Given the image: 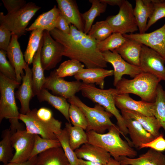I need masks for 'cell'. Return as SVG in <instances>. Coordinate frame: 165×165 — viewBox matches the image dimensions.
Instances as JSON below:
<instances>
[{"instance_id":"obj_1","label":"cell","mask_w":165,"mask_h":165,"mask_svg":"<svg viewBox=\"0 0 165 165\" xmlns=\"http://www.w3.org/2000/svg\"><path fill=\"white\" fill-rule=\"evenodd\" d=\"M50 33L63 46V56L82 63L86 68H105L107 67V63L97 47V41L73 25L70 24L68 34L56 28Z\"/></svg>"},{"instance_id":"obj_2","label":"cell","mask_w":165,"mask_h":165,"mask_svg":"<svg viewBox=\"0 0 165 165\" xmlns=\"http://www.w3.org/2000/svg\"><path fill=\"white\" fill-rule=\"evenodd\" d=\"M108 130L103 134L92 130L86 131L88 143L103 148L118 161L121 156L134 158L137 155V152L121 138L120 134H123L117 126H112Z\"/></svg>"},{"instance_id":"obj_3","label":"cell","mask_w":165,"mask_h":165,"mask_svg":"<svg viewBox=\"0 0 165 165\" xmlns=\"http://www.w3.org/2000/svg\"><path fill=\"white\" fill-rule=\"evenodd\" d=\"M21 84L0 73V123L4 119H8L12 134L18 130L24 129L19 121L20 113L16 105L15 93V89Z\"/></svg>"},{"instance_id":"obj_4","label":"cell","mask_w":165,"mask_h":165,"mask_svg":"<svg viewBox=\"0 0 165 165\" xmlns=\"http://www.w3.org/2000/svg\"><path fill=\"white\" fill-rule=\"evenodd\" d=\"M81 91L83 96L103 107L115 117L117 126L123 136L129 144H130L131 141L126 137L128 132L125 121L115 105V98L118 94L116 89H101L97 88L94 84L82 82Z\"/></svg>"},{"instance_id":"obj_5","label":"cell","mask_w":165,"mask_h":165,"mask_svg":"<svg viewBox=\"0 0 165 165\" xmlns=\"http://www.w3.org/2000/svg\"><path fill=\"white\" fill-rule=\"evenodd\" d=\"M161 80L156 76L143 72L131 79L122 78L116 86L118 94H132L141 100L153 103Z\"/></svg>"},{"instance_id":"obj_6","label":"cell","mask_w":165,"mask_h":165,"mask_svg":"<svg viewBox=\"0 0 165 165\" xmlns=\"http://www.w3.org/2000/svg\"><path fill=\"white\" fill-rule=\"evenodd\" d=\"M67 101L70 104L78 107L84 113L88 123L86 131L92 130L103 134L111 127L116 125L111 120L112 115L101 105L96 104L93 107H90L75 96Z\"/></svg>"},{"instance_id":"obj_7","label":"cell","mask_w":165,"mask_h":165,"mask_svg":"<svg viewBox=\"0 0 165 165\" xmlns=\"http://www.w3.org/2000/svg\"><path fill=\"white\" fill-rule=\"evenodd\" d=\"M41 9V7L32 2L27 3L18 11L4 15L0 13V25L11 31L18 38L25 34L26 29L30 21Z\"/></svg>"},{"instance_id":"obj_8","label":"cell","mask_w":165,"mask_h":165,"mask_svg":"<svg viewBox=\"0 0 165 165\" xmlns=\"http://www.w3.org/2000/svg\"><path fill=\"white\" fill-rule=\"evenodd\" d=\"M116 15L108 16L105 20L112 28L113 33L123 35L134 33L138 30L132 4L124 0Z\"/></svg>"},{"instance_id":"obj_9","label":"cell","mask_w":165,"mask_h":165,"mask_svg":"<svg viewBox=\"0 0 165 165\" xmlns=\"http://www.w3.org/2000/svg\"><path fill=\"white\" fill-rule=\"evenodd\" d=\"M43 46L40 53V59L44 71L54 68L61 60L64 47L54 39L49 31H44Z\"/></svg>"},{"instance_id":"obj_10","label":"cell","mask_w":165,"mask_h":165,"mask_svg":"<svg viewBox=\"0 0 165 165\" xmlns=\"http://www.w3.org/2000/svg\"><path fill=\"white\" fill-rule=\"evenodd\" d=\"M82 84L79 81H68L58 77L54 70L46 77L43 88L50 90L55 95L68 100L81 91Z\"/></svg>"},{"instance_id":"obj_11","label":"cell","mask_w":165,"mask_h":165,"mask_svg":"<svg viewBox=\"0 0 165 165\" xmlns=\"http://www.w3.org/2000/svg\"><path fill=\"white\" fill-rule=\"evenodd\" d=\"M34 139L35 134L28 133L26 129L18 130L12 134L11 140L15 152L10 162L20 163L29 160Z\"/></svg>"},{"instance_id":"obj_12","label":"cell","mask_w":165,"mask_h":165,"mask_svg":"<svg viewBox=\"0 0 165 165\" xmlns=\"http://www.w3.org/2000/svg\"><path fill=\"white\" fill-rule=\"evenodd\" d=\"M106 61L113 66L114 79L113 85L116 87L124 75L134 78L143 72L139 67L132 65L125 61L115 50L107 51L102 53Z\"/></svg>"},{"instance_id":"obj_13","label":"cell","mask_w":165,"mask_h":165,"mask_svg":"<svg viewBox=\"0 0 165 165\" xmlns=\"http://www.w3.org/2000/svg\"><path fill=\"white\" fill-rule=\"evenodd\" d=\"M165 60L158 53L142 45L140 67L143 72L151 73L165 81Z\"/></svg>"},{"instance_id":"obj_14","label":"cell","mask_w":165,"mask_h":165,"mask_svg":"<svg viewBox=\"0 0 165 165\" xmlns=\"http://www.w3.org/2000/svg\"><path fill=\"white\" fill-rule=\"evenodd\" d=\"M123 35L126 38L135 40L155 50L165 60V23L162 27L151 32Z\"/></svg>"},{"instance_id":"obj_15","label":"cell","mask_w":165,"mask_h":165,"mask_svg":"<svg viewBox=\"0 0 165 165\" xmlns=\"http://www.w3.org/2000/svg\"><path fill=\"white\" fill-rule=\"evenodd\" d=\"M37 109L31 110L25 114H21L19 119L26 126V130L29 133L38 135L42 138L48 139H57L56 135L37 116Z\"/></svg>"},{"instance_id":"obj_16","label":"cell","mask_w":165,"mask_h":165,"mask_svg":"<svg viewBox=\"0 0 165 165\" xmlns=\"http://www.w3.org/2000/svg\"><path fill=\"white\" fill-rule=\"evenodd\" d=\"M121 113L133 146L140 149L141 145L148 143L155 138L135 119L129 116L122 111H121Z\"/></svg>"},{"instance_id":"obj_17","label":"cell","mask_w":165,"mask_h":165,"mask_svg":"<svg viewBox=\"0 0 165 165\" xmlns=\"http://www.w3.org/2000/svg\"><path fill=\"white\" fill-rule=\"evenodd\" d=\"M24 71L25 74L22 77L21 83L15 93V97L20 102V113L23 114H25L31 110L30 102L34 97L33 90L32 70L28 64Z\"/></svg>"},{"instance_id":"obj_18","label":"cell","mask_w":165,"mask_h":165,"mask_svg":"<svg viewBox=\"0 0 165 165\" xmlns=\"http://www.w3.org/2000/svg\"><path fill=\"white\" fill-rule=\"evenodd\" d=\"M18 38L17 35L12 34L10 44L6 52L9 61L15 70L17 81L21 83L25 74L24 70H25L27 64L21 50Z\"/></svg>"},{"instance_id":"obj_19","label":"cell","mask_w":165,"mask_h":165,"mask_svg":"<svg viewBox=\"0 0 165 165\" xmlns=\"http://www.w3.org/2000/svg\"><path fill=\"white\" fill-rule=\"evenodd\" d=\"M117 108L122 110L134 111L147 116H154L153 103L142 100L137 101L131 98L129 94H118L115 98Z\"/></svg>"},{"instance_id":"obj_20","label":"cell","mask_w":165,"mask_h":165,"mask_svg":"<svg viewBox=\"0 0 165 165\" xmlns=\"http://www.w3.org/2000/svg\"><path fill=\"white\" fill-rule=\"evenodd\" d=\"M56 2L61 13L69 23L84 32V22L76 2L73 0H57Z\"/></svg>"},{"instance_id":"obj_21","label":"cell","mask_w":165,"mask_h":165,"mask_svg":"<svg viewBox=\"0 0 165 165\" xmlns=\"http://www.w3.org/2000/svg\"><path fill=\"white\" fill-rule=\"evenodd\" d=\"M113 75V70L103 68H83L74 76L76 80L82 81L86 84H96L104 89L105 79Z\"/></svg>"},{"instance_id":"obj_22","label":"cell","mask_w":165,"mask_h":165,"mask_svg":"<svg viewBox=\"0 0 165 165\" xmlns=\"http://www.w3.org/2000/svg\"><path fill=\"white\" fill-rule=\"evenodd\" d=\"M75 152L79 159L106 165L111 157L103 148L88 143L82 145Z\"/></svg>"},{"instance_id":"obj_23","label":"cell","mask_w":165,"mask_h":165,"mask_svg":"<svg viewBox=\"0 0 165 165\" xmlns=\"http://www.w3.org/2000/svg\"><path fill=\"white\" fill-rule=\"evenodd\" d=\"M119 161L126 165H165V155L150 148L136 158L122 156Z\"/></svg>"},{"instance_id":"obj_24","label":"cell","mask_w":165,"mask_h":165,"mask_svg":"<svg viewBox=\"0 0 165 165\" xmlns=\"http://www.w3.org/2000/svg\"><path fill=\"white\" fill-rule=\"evenodd\" d=\"M142 45L135 40L127 38L124 43L114 50L128 63L140 67Z\"/></svg>"},{"instance_id":"obj_25","label":"cell","mask_w":165,"mask_h":165,"mask_svg":"<svg viewBox=\"0 0 165 165\" xmlns=\"http://www.w3.org/2000/svg\"><path fill=\"white\" fill-rule=\"evenodd\" d=\"M60 13L58 8L54 6L50 10L39 15L31 25L26 29V31L40 29L50 32L56 28Z\"/></svg>"},{"instance_id":"obj_26","label":"cell","mask_w":165,"mask_h":165,"mask_svg":"<svg viewBox=\"0 0 165 165\" xmlns=\"http://www.w3.org/2000/svg\"><path fill=\"white\" fill-rule=\"evenodd\" d=\"M153 6L152 0H135L133 12L139 33H145L148 20L152 13Z\"/></svg>"},{"instance_id":"obj_27","label":"cell","mask_w":165,"mask_h":165,"mask_svg":"<svg viewBox=\"0 0 165 165\" xmlns=\"http://www.w3.org/2000/svg\"><path fill=\"white\" fill-rule=\"evenodd\" d=\"M35 165H71L61 147L52 148L37 156Z\"/></svg>"},{"instance_id":"obj_28","label":"cell","mask_w":165,"mask_h":165,"mask_svg":"<svg viewBox=\"0 0 165 165\" xmlns=\"http://www.w3.org/2000/svg\"><path fill=\"white\" fill-rule=\"evenodd\" d=\"M43 43L42 38L38 49L34 55L32 62V86L34 96H37L43 88L46 78L40 59V53Z\"/></svg>"},{"instance_id":"obj_29","label":"cell","mask_w":165,"mask_h":165,"mask_svg":"<svg viewBox=\"0 0 165 165\" xmlns=\"http://www.w3.org/2000/svg\"><path fill=\"white\" fill-rule=\"evenodd\" d=\"M37 96L40 102L45 101L48 102L60 112L68 122L70 123L69 116V110L70 104L66 99L53 95L50 93L48 90L44 88Z\"/></svg>"},{"instance_id":"obj_30","label":"cell","mask_w":165,"mask_h":165,"mask_svg":"<svg viewBox=\"0 0 165 165\" xmlns=\"http://www.w3.org/2000/svg\"><path fill=\"white\" fill-rule=\"evenodd\" d=\"M129 116L138 121L143 127L155 138L160 134L161 126L154 116H147L137 112L130 110H122Z\"/></svg>"},{"instance_id":"obj_31","label":"cell","mask_w":165,"mask_h":165,"mask_svg":"<svg viewBox=\"0 0 165 165\" xmlns=\"http://www.w3.org/2000/svg\"><path fill=\"white\" fill-rule=\"evenodd\" d=\"M89 1L92 4L91 7L88 11L81 13L84 24V32L87 34L96 18L105 12L107 6V4L100 0H90Z\"/></svg>"},{"instance_id":"obj_32","label":"cell","mask_w":165,"mask_h":165,"mask_svg":"<svg viewBox=\"0 0 165 165\" xmlns=\"http://www.w3.org/2000/svg\"><path fill=\"white\" fill-rule=\"evenodd\" d=\"M65 128L68 133L70 145L73 151L88 143L86 132L82 128L73 126L68 122L65 123Z\"/></svg>"},{"instance_id":"obj_33","label":"cell","mask_w":165,"mask_h":165,"mask_svg":"<svg viewBox=\"0 0 165 165\" xmlns=\"http://www.w3.org/2000/svg\"><path fill=\"white\" fill-rule=\"evenodd\" d=\"M153 103V113L165 132V90L159 84Z\"/></svg>"},{"instance_id":"obj_34","label":"cell","mask_w":165,"mask_h":165,"mask_svg":"<svg viewBox=\"0 0 165 165\" xmlns=\"http://www.w3.org/2000/svg\"><path fill=\"white\" fill-rule=\"evenodd\" d=\"M43 31L37 29L32 31L31 33L24 55L25 61L29 65L32 64L34 55L38 49Z\"/></svg>"},{"instance_id":"obj_35","label":"cell","mask_w":165,"mask_h":165,"mask_svg":"<svg viewBox=\"0 0 165 165\" xmlns=\"http://www.w3.org/2000/svg\"><path fill=\"white\" fill-rule=\"evenodd\" d=\"M11 132L9 129H6L2 132V139L0 141V162L3 165L10 162L14 154L11 140Z\"/></svg>"},{"instance_id":"obj_36","label":"cell","mask_w":165,"mask_h":165,"mask_svg":"<svg viewBox=\"0 0 165 165\" xmlns=\"http://www.w3.org/2000/svg\"><path fill=\"white\" fill-rule=\"evenodd\" d=\"M36 114L38 117L56 135L60 133L62 129L61 122L55 119L53 112L50 109L44 107L37 109Z\"/></svg>"},{"instance_id":"obj_37","label":"cell","mask_w":165,"mask_h":165,"mask_svg":"<svg viewBox=\"0 0 165 165\" xmlns=\"http://www.w3.org/2000/svg\"><path fill=\"white\" fill-rule=\"evenodd\" d=\"M84 66L83 64L78 61L70 59L62 62L54 70L57 76L63 78L75 76L84 68Z\"/></svg>"},{"instance_id":"obj_38","label":"cell","mask_w":165,"mask_h":165,"mask_svg":"<svg viewBox=\"0 0 165 165\" xmlns=\"http://www.w3.org/2000/svg\"><path fill=\"white\" fill-rule=\"evenodd\" d=\"M60 147L61 144L57 138L46 139L35 134L34 145L30 159L50 149Z\"/></svg>"},{"instance_id":"obj_39","label":"cell","mask_w":165,"mask_h":165,"mask_svg":"<svg viewBox=\"0 0 165 165\" xmlns=\"http://www.w3.org/2000/svg\"><path fill=\"white\" fill-rule=\"evenodd\" d=\"M126 39L123 35L113 33L103 41H97V47L102 53L107 51H112L119 47Z\"/></svg>"},{"instance_id":"obj_40","label":"cell","mask_w":165,"mask_h":165,"mask_svg":"<svg viewBox=\"0 0 165 165\" xmlns=\"http://www.w3.org/2000/svg\"><path fill=\"white\" fill-rule=\"evenodd\" d=\"M113 33L112 28L105 20L97 21L93 25L87 34L97 41H102Z\"/></svg>"},{"instance_id":"obj_41","label":"cell","mask_w":165,"mask_h":165,"mask_svg":"<svg viewBox=\"0 0 165 165\" xmlns=\"http://www.w3.org/2000/svg\"><path fill=\"white\" fill-rule=\"evenodd\" d=\"M64 152L71 165H78V158L75 152L71 148L69 141L68 132L64 128L60 133L56 135Z\"/></svg>"},{"instance_id":"obj_42","label":"cell","mask_w":165,"mask_h":165,"mask_svg":"<svg viewBox=\"0 0 165 165\" xmlns=\"http://www.w3.org/2000/svg\"><path fill=\"white\" fill-rule=\"evenodd\" d=\"M69 116L70 122L73 126L80 127L86 130L88 126L86 118L83 112L78 107L70 104Z\"/></svg>"},{"instance_id":"obj_43","label":"cell","mask_w":165,"mask_h":165,"mask_svg":"<svg viewBox=\"0 0 165 165\" xmlns=\"http://www.w3.org/2000/svg\"><path fill=\"white\" fill-rule=\"evenodd\" d=\"M152 1L153 9L147 23L146 31L159 20L165 17V0Z\"/></svg>"},{"instance_id":"obj_44","label":"cell","mask_w":165,"mask_h":165,"mask_svg":"<svg viewBox=\"0 0 165 165\" xmlns=\"http://www.w3.org/2000/svg\"><path fill=\"white\" fill-rule=\"evenodd\" d=\"M6 55V51L0 50V73L9 79L17 81L15 70L7 59Z\"/></svg>"},{"instance_id":"obj_45","label":"cell","mask_w":165,"mask_h":165,"mask_svg":"<svg viewBox=\"0 0 165 165\" xmlns=\"http://www.w3.org/2000/svg\"><path fill=\"white\" fill-rule=\"evenodd\" d=\"M150 148L157 151L162 152L165 151V139L162 134H160L157 137L150 142L143 144L140 149Z\"/></svg>"},{"instance_id":"obj_46","label":"cell","mask_w":165,"mask_h":165,"mask_svg":"<svg viewBox=\"0 0 165 165\" xmlns=\"http://www.w3.org/2000/svg\"><path fill=\"white\" fill-rule=\"evenodd\" d=\"M12 33L2 25H0V49L6 51L11 38Z\"/></svg>"},{"instance_id":"obj_47","label":"cell","mask_w":165,"mask_h":165,"mask_svg":"<svg viewBox=\"0 0 165 165\" xmlns=\"http://www.w3.org/2000/svg\"><path fill=\"white\" fill-rule=\"evenodd\" d=\"M7 11V14L15 12L23 7L27 3L24 0H2Z\"/></svg>"},{"instance_id":"obj_48","label":"cell","mask_w":165,"mask_h":165,"mask_svg":"<svg viewBox=\"0 0 165 165\" xmlns=\"http://www.w3.org/2000/svg\"><path fill=\"white\" fill-rule=\"evenodd\" d=\"M56 28L66 34H69L70 31V24L61 13L57 21Z\"/></svg>"},{"instance_id":"obj_49","label":"cell","mask_w":165,"mask_h":165,"mask_svg":"<svg viewBox=\"0 0 165 165\" xmlns=\"http://www.w3.org/2000/svg\"><path fill=\"white\" fill-rule=\"evenodd\" d=\"M37 156H36L23 163H18L10 162L6 164L3 165H35L37 161Z\"/></svg>"},{"instance_id":"obj_50","label":"cell","mask_w":165,"mask_h":165,"mask_svg":"<svg viewBox=\"0 0 165 165\" xmlns=\"http://www.w3.org/2000/svg\"><path fill=\"white\" fill-rule=\"evenodd\" d=\"M124 0H100V1L106 4L111 6H118L119 7L121 5Z\"/></svg>"},{"instance_id":"obj_51","label":"cell","mask_w":165,"mask_h":165,"mask_svg":"<svg viewBox=\"0 0 165 165\" xmlns=\"http://www.w3.org/2000/svg\"><path fill=\"white\" fill-rule=\"evenodd\" d=\"M78 164V165H106L86 160L79 158Z\"/></svg>"},{"instance_id":"obj_52","label":"cell","mask_w":165,"mask_h":165,"mask_svg":"<svg viewBox=\"0 0 165 165\" xmlns=\"http://www.w3.org/2000/svg\"><path fill=\"white\" fill-rule=\"evenodd\" d=\"M106 165H126L111 157Z\"/></svg>"}]
</instances>
